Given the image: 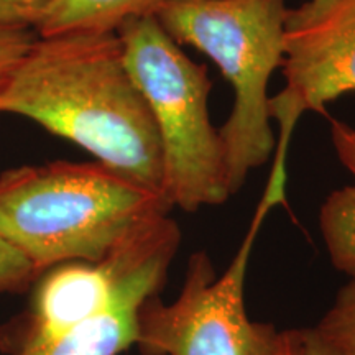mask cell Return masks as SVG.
I'll use <instances>...</instances> for the list:
<instances>
[{
    "label": "cell",
    "mask_w": 355,
    "mask_h": 355,
    "mask_svg": "<svg viewBox=\"0 0 355 355\" xmlns=\"http://www.w3.org/2000/svg\"><path fill=\"white\" fill-rule=\"evenodd\" d=\"M0 112L32 119L165 196L157 123L117 33L37 35L0 83Z\"/></svg>",
    "instance_id": "obj_1"
},
{
    "label": "cell",
    "mask_w": 355,
    "mask_h": 355,
    "mask_svg": "<svg viewBox=\"0 0 355 355\" xmlns=\"http://www.w3.org/2000/svg\"><path fill=\"white\" fill-rule=\"evenodd\" d=\"M171 209L163 194L99 162L0 175V235L38 275L68 261L104 260Z\"/></svg>",
    "instance_id": "obj_2"
},
{
    "label": "cell",
    "mask_w": 355,
    "mask_h": 355,
    "mask_svg": "<svg viewBox=\"0 0 355 355\" xmlns=\"http://www.w3.org/2000/svg\"><path fill=\"white\" fill-rule=\"evenodd\" d=\"M286 0H166L155 19L178 44L196 48L234 89L219 128L230 194L272 157L268 83L285 56Z\"/></svg>",
    "instance_id": "obj_3"
},
{
    "label": "cell",
    "mask_w": 355,
    "mask_h": 355,
    "mask_svg": "<svg viewBox=\"0 0 355 355\" xmlns=\"http://www.w3.org/2000/svg\"><path fill=\"white\" fill-rule=\"evenodd\" d=\"M123 58L152 110L163 148V193L171 207L194 212L232 196L219 128L207 110L212 83L155 17L117 30Z\"/></svg>",
    "instance_id": "obj_4"
},
{
    "label": "cell",
    "mask_w": 355,
    "mask_h": 355,
    "mask_svg": "<svg viewBox=\"0 0 355 355\" xmlns=\"http://www.w3.org/2000/svg\"><path fill=\"white\" fill-rule=\"evenodd\" d=\"M268 212L259 204L242 245L220 277L209 255L196 252L171 304L158 295L141 303L135 340L141 355H296V331L255 322L245 311L248 260Z\"/></svg>",
    "instance_id": "obj_5"
},
{
    "label": "cell",
    "mask_w": 355,
    "mask_h": 355,
    "mask_svg": "<svg viewBox=\"0 0 355 355\" xmlns=\"http://www.w3.org/2000/svg\"><path fill=\"white\" fill-rule=\"evenodd\" d=\"M282 66L286 86L268 101L279 140L260 201L270 209L285 201L288 144L301 115L355 92V0H308L288 12Z\"/></svg>",
    "instance_id": "obj_6"
},
{
    "label": "cell",
    "mask_w": 355,
    "mask_h": 355,
    "mask_svg": "<svg viewBox=\"0 0 355 355\" xmlns=\"http://www.w3.org/2000/svg\"><path fill=\"white\" fill-rule=\"evenodd\" d=\"M170 263V260L158 261L141 272L99 316L63 332L37 337L13 354L119 355L123 352L137 340V316L141 303L162 291Z\"/></svg>",
    "instance_id": "obj_7"
},
{
    "label": "cell",
    "mask_w": 355,
    "mask_h": 355,
    "mask_svg": "<svg viewBox=\"0 0 355 355\" xmlns=\"http://www.w3.org/2000/svg\"><path fill=\"white\" fill-rule=\"evenodd\" d=\"M166 0H51L35 28L38 37L117 33L130 20L155 17Z\"/></svg>",
    "instance_id": "obj_8"
},
{
    "label": "cell",
    "mask_w": 355,
    "mask_h": 355,
    "mask_svg": "<svg viewBox=\"0 0 355 355\" xmlns=\"http://www.w3.org/2000/svg\"><path fill=\"white\" fill-rule=\"evenodd\" d=\"M319 227L332 265L355 282V184L327 196L319 212Z\"/></svg>",
    "instance_id": "obj_9"
},
{
    "label": "cell",
    "mask_w": 355,
    "mask_h": 355,
    "mask_svg": "<svg viewBox=\"0 0 355 355\" xmlns=\"http://www.w3.org/2000/svg\"><path fill=\"white\" fill-rule=\"evenodd\" d=\"M314 329L339 349L355 355V282L340 288L334 304Z\"/></svg>",
    "instance_id": "obj_10"
},
{
    "label": "cell",
    "mask_w": 355,
    "mask_h": 355,
    "mask_svg": "<svg viewBox=\"0 0 355 355\" xmlns=\"http://www.w3.org/2000/svg\"><path fill=\"white\" fill-rule=\"evenodd\" d=\"M38 278L33 265L0 235V293H24Z\"/></svg>",
    "instance_id": "obj_11"
},
{
    "label": "cell",
    "mask_w": 355,
    "mask_h": 355,
    "mask_svg": "<svg viewBox=\"0 0 355 355\" xmlns=\"http://www.w3.org/2000/svg\"><path fill=\"white\" fill-rule=\"evenodd\" d=\"M51 0H0V28L32 30Z\"/></svg>",
    "instance_id": "obj_12"
},
{
    "label": "cell",
    "mask_w": 355,
    "mask_h": 355,
    "mask_svg": "<svg viewBox=\"0 0 355 355\" xmlns=\"http://www.w3.org/2000/svg\"><path fill=\"white\" fill-rule=\"evenodd\" d=\"M35 37L37 33L32 30L0 28V83L25 55Z\"/></svg>",
    "instance_id": "obj_13"
},
{
    "label": "cell",
    "mask_w": 355,
    "mask_h": 355,
    "mask_svg": "<svg viewBox=\"0 0 355 355\" xmlns=\"http://www.w3.org/2000/svg\"><path fill=\"white\" fill-rule=\"evenodd\" d=\"M331 139L340 163L355 178V128L345 122L331 119Z\"/></svg>",
    "instance_id": "obj_14"
},
{
    "label": "cell",
    "mask_w": 355,
    "mask_h": 355,
    "mask_svg": "<svg viewBox=\"0 0 355 355\" xmlns=\"http://www.w3.org/2000/svg\"><path fill=\"white\" fill-rule=\"evenodd\" d=\"M296 355H350L329 343L319 332L311 329L296 331Z\"/></svg>",
    "instance_id": "obj_15"
},
{
    "label": "cell",
    "mask_w": 355,
    "mask_h": 355,
    "mask_svg": "<svg viewBox=\"0 0 355 355\" xmlns=\"http://www.w3.org/2000/svg\"><path fill=\"white\" fill-rule=\"evenodd\" d=\"M313 2H322V0H313Z\"/></svg>",
    "instance_id": "obj_16"
}]
</instances>
